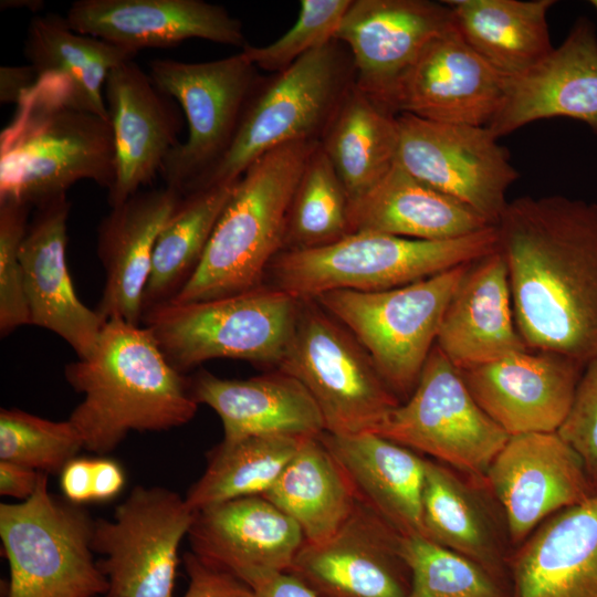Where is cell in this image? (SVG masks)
<instances>
[{
  "label": "cell",
  "instance_id": "cell-41",
  "mask_svg": "<svg viewBox=\"0 0 597 597\" xmlns=\"http://www.w3.org/2000/svg\"><path fill=\"white\" fill-rule=\"evenodd\" d=\"M352 0H302L295 23L264 46L247 44L241 52L264 71L279 73L303 55L335 39Z\"/></svg>",
  "mask_w": 597,
  "mask_h": 597
},
{
  "label": "cell",
  "instance_id": "cell-1",
  "mask_svg": "<svg viewBox=\"0 0 597 597\" xmlns=\"http://www.w3.org/2000/svg\"><path fill=\"white\" fill-rule=\"evenodd\" d=\"M495 227L524 344L586 366L597 357V203L519 197Z\"/></svg>",
  "mask_w": 597,
  "mask_h": 597
},
{
  "label": "cell",
  "instance_id": "cell-9",
  "mask_svg": "<svg viewBox=\"0 0 597 597\" xmlns=\"http://www.w3.org/2000/svg\"><path fill=\"white\" fill-rule=\"evenodd\" d=\"M276 369L315 400L325 432H374L400 404L357 338L315 298L298 300L292 336Z\"/></svg>",
  "mask_w": 597,
  "mask_h": 597
},
{
  "label": "cell",
  "instance_id": "cell-42",
  "mask_svg": "<svg viewBox=\"0 0 597 597\" xmlns=\"http://www.w3.org/2000/svg\"><path fill=\"white\" fill-rule=\"evenodd\" d=\"M29 206L0 200V333L7 336L30 324L20 248L28 228Z\"/></svg>",
  "mask_w": 597,
  "mask_h": 597
},
{
  "label": "cell",
  "instance_id": "cell-49",
  "mask_svg": "<svg viewBox=\"0 0 597 597\" xmlns=\"http://www.w3.org/2000/svg\"><path fill=\"white\" fill-rule=\"evenodd\" d=\"M258 597H316L290 573L272 575L253 587Z\"/></svg>",
  "mask_w": 597,
  "mask_h": 597
},
{
  "label": "cell",
  "instance_id": "cell-28",
  "mask_svg": "<svg viewBox=\"0 0 597 597\" xmlns=\"http://www.w3.org/2000/svg\"><path fill=\"white\" fill-rule=\"evenodd\" d=\"M436 345L460 370L527 349L515 324L507 265L499 249L470 264L444 311Z\"/></svg>",
  "mask_w": 597,
  "mask_h": 597
},
{
  "label": "cell",
  "instance_id": "cell-17",
  "mask_svg": "<svg viewBox=\"0 0 597 597\" xmlns=\"http://www.w3.org/2000/svg\"><path fill=\"white\" fill-rule=\"evenodd\" d=\"M451 23L444 1L352 0L335 39L350 52L355 84L396 113L394 101L404 76Z\"/></svg>",
  "mask_w": 597,
  "mask_h": 597
},
{
  "label": "cell",
  "instance_id": "cell-26",
  "mask_svg": "<svg viewBox=\"0 0 597 597\" xmlns=\"http://www.w3.org/2000/svg\"><path fill=\"white\" fill-rule=\"evenodd\" d=\"M181 193L168 186L140 190L112 207L98 227L97 254L105 284L96 312L103 322L140 325L156 240Z\"/></svg>",
  "mask_w": 597,
  "mask_h": 597
},
{
  "label": "cell",
  "instance_id": "cell-50",
  "mask_svg": "<svg viewBox=\"0 0 597 597\" xmlns=\"http://www.w3.org/2000/svg\"><path fill=\"white\" fill-rule=\"evenodd\" d=\"M42 1H34V0H1L0 7L1 9H8V8H28L32 11H36L43 7Z\"/></svg>",
  "mask_w": 597,
  "mask_h": 597
},
{
  "label": "cell",
  "instance_id": "cell-3",
  "mask_svg": "<svg viewBox=\"0 0 597 597\" xmlns=\"http://www.w3.org/2000/svg\"><path fill=\"white\" fill-rule=\"evenodd\" d=\"M115 178L109 121L77 107L62 81L38 76L0 134V200L36 207L80 180L109 190Z\"/></svg>",
  "mask_w": 597,
  "mask_h": 597
},
{
  "label": "cell",
  "instance_id": "cell-38",
  "mask_svg": "<svg viewBox=\"0 0 597 597\" xmlns=\"http://www.w3.org/2000/svg\"><path fill=\"white\" fill-rule=\"evenodd\" d=\"M350 199L320 142L310 154L290 203L282 251L335 243L350 234Z\"/></svg>",
  "mask_w": 597,
  "mask_h": 597
},
{
  "label": "cell",
  "instance_id": "cell-15",
  "mask_svg": "<svg viewBox=\"0 0 597 597\" xmlns=\"http://www.w3.org/2000/svg\"><path fill=\"white\" fill-rule=\"evenodd\" d=\"M404 536L356 499L342 526L322 543L304 542L289 570L316 597H407Z\"/></svg>",
  "mask_w": 597,
  "mask_h": 597
},
{
  "label": "cell",
  "instance_id": "cell-36",
  "mask_svg": "<svg viewBox=\"0 0 597 597\" xmlns=\"http://www.w3.org/2000/svg\"><path fill=\"white\" fill-rule=\"evenodd\" d=\"M237 181L181 195L156 240L143 316L172 301L190 280Z\"/></svg>",
  "mask_w": 597,
  "mask_h": 597
},
{
  "label": "cell",
  "instance_id": "cell-7",
  "mask_svg": "<svg viewBox=\"0 0 597 597\" xmlns=\"http://www.w3.org/2000/svg\"><path fill=\"white\" fill-rule=\"evenodd\" d=\"M298 298L262 284L230 296L169 302L142 323L169 364L185 374L219 358L277 368L293 333Z\"/></svg>",
  "mask_w": 597,
  "mask_h": 597
},
{
  "label": "cell",
  "instance_id": "cell-10",
  "mask_svg": "<svg viewBox=\"0 0 597 597\" xmlns=\"http://www.w3.org/2000/svg\"><path fill=\"white\" fill-rule=\"evenodd\" d=\"M471 263L395 289L336 290L315 300L357 338L402 402L418 384L448 303Z\"/></svg>",
  "mask_w": 597,
  "mask_h": 597
},
{
  "label": "cell",
  "instance_id": "cell-45",
  "mask_svg": "<svg viewBox=\"0 0 597 597\" xmlns=\"http://www.w3.org/2000/svg\"><path fill=\"white\" fill-rule=\"evenodd\" d=\"M92 458L75 457L60 473L63 498L81 505L92 501Z\"/></svg>",
  "mask_w": 597,
  "mask_h": 597
},
{
  "label": "cell",
  "instance_id": "cell-8",
  "mask_svg": "<svg viewBox=\"0 0 597 597\" xmlns=\"http://www.w3.org/2000/svg\"><path fill=\"white\" fill-rule=\"evenodd\" d=\"M94 521L81 505L49 489L0 504V537L9 564L6 597H104L108 582L92 549Z\"/></svg>",
  "mask_w": 597,
  "mask_h": 597
},
{
  "label": "cell",
  "instance_id": "cell-25",
  "mask_svg": "<svg viewBox=\"0 0 597 597\" xmlns=\"http://www.w3.org/2000/svg\"><path fill=\"white\" fill-rule=\"evenodd\" d=\"M65 19L80 34L135 53L192 38L241 49L248 44L238 19L202 0H77Z\"/></svg>",
  "mask_w": 597,
  "mask_h": 597
},
{
  "label": "cell",
  "instance_id": "cell-48",
  "mask_svg": "<svg viewBox=\"0 0 597 597\" xmlns=\"http://www.w3.org/2000/svg\"><path fill=\"white\" fill-rule=\"evenodd\" d=\"M38 78L30 65H2L0 67V102L18 105Z\"/></svg>",
  "mask_w": 597,
  "mask_h": 597
},
{
  "label": "cell",
  "instance_id": "cell-5",
  "mask_svg": "<svg viewBox=\"0 0 597 597\" xmlns=\"http://www.w3.org/2000/svg\"><path fill=\"white\" fill-rule=\"evenodd\" d=\"M498 249L495 226L439 241L354 232L325 247L279 252L264 284L298 300L336 290L385 291L474 262Z\"/></svg>",
  "mask_w": 597,
  "mask_h": 597
},
{
  "label": "cell",
  "instance_id": "cell-30",
  "mask_svg": "<svg viewBox=\"0 0 597 597\" xmlns=\"http://www.w3.org/2000/svg\"><path fill=\"white\" fill-rule=\"evenodd\" d=\"M320 440L345 472L357 500L402 536H425L423 457L375 432L333 434L324 431Z\"/></svg>",
  "mask_w": 597,
  "mask_h": 597
},
{
  "label": "cell",
  "instance_id": "cell-24",
  "mask_svg": "<svg viewBox=\"0 0 597 597\" xmlns=\"http://www.w3.org/2000/svg\"><path fill=\"white\" fill-rule=\"evenodd\" d=\"M70 201L61 195L35 207L20 248L30 324L62 337L78 359L88 357L104 322L83 304L66 261Z\"/></svg>",
  "mask_w": 597,
  "mask_h": 597
},
{
  "label": "cell",
  "instance_id": "cell-2",
  "mask_svg": "<svg viewBox=\"0 0 597 597\" xmlns=\"http://www.w3.org/2000/svg\"><path fill=\"white\" fill-rule=\"evenodd\" d=\"M64 374L84 396L69 420L83 449L97 455L114 451L132 431L181 427L199 405L189 378L169 364L150 332L121 318L105 322L93 353Z\"/></svg>",
  "mask_w": 597,
  "mask_h": 597
},
{
  "label": "cell",
  "instance_id": "cell-23",
  "mask_svg": "<svg viewBox=\"0 0 597 597\" xmlns=\"http://www.w3.org/2000/svg\"><path fill=\"white\" fill-rule=\"evenodd\" d=\"M104 88L116 153V178L107 196L112 208L160 175L180 144V118L170 98L133 60L115 66Z\"/></svg>",
  "mask_w": 597,
  "mask_h": 597
},
{
  "label": "cell",
  "instance_id": "cell-46",
  "mask_svg": "<svg viewBox=\"0 0 597 597\" xmlns=\"http://www.w3.org/2000/svg\"><path fill=\"white\" fill-rule=\"evenodd\" d=\"M92 501L107 502L115 499L125 486V472L114 459L92 458Z\"/></svg>",
  "mask_w": 597,
  "mask_h": 597
},
{
  "label": "cell",
  "instance_id": "cell-43",
  "mask_svg": "<svg viewBox=\"0 0 597 597\" xmlns=\"http://www.w3.org/2000/svg\"><path fill=\"white\" fill-rule=\"evenodd\" d=\"M557 433L579 455L597 493V357L584 368L570 409Z\"/></svg>",
  "mask_w": 597,
  "mask_h": 597
},
{
  "label": "cell",
  "instance_id": "cell-4",
  "mask_svg": "<svg viewBox=\"0 0 597 597\" xmlns=\"http://www.w3.org/2000/svg\"><path fill=\"white\" fill-rule=\"evenodd\" d=\"M318 140H297L256 159L238 179L195 273L170 302L242 293L264 284L283 248L286 217L304 165Z\"/></svg>",
  "mask_w": 597,
  "mask_h": 597
},
{
  "label": "cell",
  "instance_id": "cell-19",
  "mask_svg": "<svg viewBox=\"0 0 597 597\" xmlns=\"http://www.w3.org/2000/svg\"><path fill=\"white\" fill-rule=\"evenodd\" d=\"M584 368L565 356L527 348L460 371L484 412L515 436L557 432Z\"/></svg>",
  "mask_w": 597,
  "mask_h": 597
},
{
  "label": "cell",
  "instance_id": "cell-40",
  "mask_svg": "<svg viewBox=\"0 0 597 597\" xmlns=\"http://www.w3.org/2000/svg\"><path fill=\"white\" fill-rule=\"evenodd\" d=\"M82 449L69 419L53 421L17 408L0 410V461L60 474Z\"/></svg>",
  "mask_w": 597,
  "mask_h": 597
},
{
  "label": "cell",
  "instance_id": "cell-31",
  "mask_svg": "<svg viewBox=\"0 0 597 597\" xmlns=\"http://www.w3.org/2000/svg\"><path fill=\"white\" fill-rule=\"evenodd\" d=\"M350 231L417 240H450L490 224L463 202L434 189L398 161L362 198L350 203Z\"/></svg>",
  "mask_w": 597,
  "mask_h": 597
},
{
  "label": "cell",
  "instance_id": "cell-29",
  "mask_svg": "<svg viewBox=\"0 0 597 597\" xmlns=\"http://www.w3.org/2000/svg\"><path fill=\"white\" fill-rule=\"evenodd\" d=\"M189 381L195 400L220 417L222 441L273 434L317 437L325 431L311 394L280 369L247 379L221 378L201 369Z\"/></svg>",
  "mask_w": 597,
  "mask_h": 597
},
{
  "label": "cell",
  "instance_id": "cell-18",
  "mask_svg": "<svg viewBox=\"0 0 597 597\" xmlns=\"http://www.w3.org/2000/svg\"><path fill=\"white\" fill-rule=\"evenodd\" d=\"M505 86L506 77L464 41L452 20L404 76L394 109L433 122L488 126Z\"/></svg>",
  "mask_w": 597,
  "mask_h": 597
},
{
  "label": "cell",
  "instance_id": "cell-12",
  "mask_svg": "<svg viewBox=\"0 0 597 597\" xmlns=\"http://www.w3.org/2000/svg\"><path fill=\"white\" fill-rule=\"evenodd\" d=\"M374 432L476 476L485 475L510 438L478 405L460 369L437 345L412 394Z\"/></svg>",
  "mask_w": 597,
  "mask_h": 597
},
{
  "label": "cell",
  "instance_id": "cell-34",
  "mask_svg": "<svg viewBox=\"0 0 597 597\" xmlns=\"http://www.w3.org/2000/svg\"><path fill=\"white\" fill-rule=\"evenodd\" d=\"M24 54L38 76L61 80L76 106L106 119L108 112L103 87L107 75L136 55L104 40L75 32L65 17L56 13L31 19Z\"/></svg>",
  "mask_w": 597,
  "mask_h": 597
},
{
  "label": "cell",
  "instance_id": "cell-44",
  "mask_svg": "<svg viewBox=\"0 0 597 597\" xmlns=\"http://www.w3.org/2000/svg\"><path fill=\"white\" fill-rule=\"evenodd\" d=\"M182 564L188 576L184 597H258L250 585L191 551L182 555Z\"/></svg>",
  "mask_w": 597,
  "mask_h": 597
},
{
  "label": "cell",
  "instance_id": "cell-37",
  "mask_svg": "<svg viewBox=\"0 0 597 597\" xmlns=\"http://www.w3.org/2000/svg\"><path fill=\"white\" fill-rule=\"evenodd\" d=\"M307 438L273 434L221 441L207 453L202 475L185 496L187 504L197 512L234 499L262 496Z\"/></svg>",
  "mask_w": 597,
  "mask_h": 597
},
{
  "label": "cell",
  "instance_id": "cell-6",
  "mask_svg": "<svg viewBox=\"0 0 597 597\" xmlns=\"http://www.w3.org/2000/svg\"><path fill=\"white\" fill-rule=\"evenodd\" d=\"M354 82L350 52L336 39L286 70L260 77L229 149L191 190L233 182L256 159L284 144L320 142Z\"/></svg>",
  "mask_w": 597,
  "mask_h": 597
},
{
  "label": "cell",
  "instance_id": "cell-39",
  "mask_svg": "<svg viewBox=\"0 0 597 597\" xmlns=\"http://www.w3.org/2000/svg\"><path fill=\"white\" fill-rule=\"evenodd\" d=\"M402 552L411 572L407 597H511L482 567L422 535L404 536Z\"/></svg>",
  "mask_w": 597,
  "mask_h": 597
},
{
  "label": "cell",
  "instance_id": "cell-14",
  "mask_svg": "<svg viewBox=\"0 0 597 597\" xmlns=\"http://www.w3.org/2000/svg\"><path fill=\"white\" fill-rule=\"evenodd\" d=\"M397 161L412 176L463 202L496 226L519 178L510 154L486 126L397 116Z\"/></svg>",
  "mask_w": 597,
  "mask_h": 597
},
{
  "label": "cell",
  "instance_id": "cell-32",
  "mask_svg": "<svg viewBox=\"0 0 597 597\" xmlns=\"http://www.w3.org/2000/svg\"><path fill=\"white\" fill-rule=\"evenodd\" d=\"M464 41L506 78L523 74L554 49L547 13L554 0H451Z\"/></svg>",
  "mask_w": 597,
  "mask_h": 597
},
{
  "label": "cell",
  "instance_id": "cell-27",
  "mask_svg": "<svg viewBox=\"0 0 597 597\" xmlns=\"http://www.w3.org/2000/svg\"><path fill=\"white\" fill-rule=\"evenodd\" d=\"M509 574L511 597H597V493L540 524Z\"/></svg>",
  "mask_w": 597,
  "mask_h": 597
},
{
  "label": "cell",
  "instance_id": "cell-11",
  "mask_svg": "<svg viewBox=\"0 0 597 597\" xmlns=\"http://www.w3.org/2000/svg\"><path fill=\"white\" fill-rule=\"evenodd\" d=\"M156 87L181 105L188 124L186 140L171 150L160 176L181 195L191 190L229 149L260 75L242 53L202 63L153 60Z\"/></svg>",
  "mask_w": 597,
  "mask_h": 597
},
{
  "label": "cell",
  "instance_id": "cell-16",
  "mask_svg": "<svg viewBox=\"0 0 597 597\" xmlns=\"http://www.w3.org/2000/svg\"><path fill=\"white\" fill-rule=\"evenodd\" d=\"M484 476L513 548L555 513L595 494L579 455L557 432L510 436Z\"/></svg>",
  "mask_w": 597,
  "mask_h": 597
},
{
  "label": "cell",
  "instance_id": "cell-13",
  "mask_svg": "<svg viewBox=\"0 0 597 597\" xmlns=\"http://www.w3.org/2000/svg\"><path fill=\"white\" fill-rule=\"evenodd\" d=\"M195 513L172 490L136 485L112 520H95L92 549L108 582L104 597H174L179 546Z\"/></svg>",
  "mask_w": 597,
  "mask_h": 597
},
{
  "label": "cell",
  "instance_id": "cell-51",
  "mask_svg": "<svg viewBox=\"0 0 597 597\" xmlns=\"http://www.w3.org/2000/svg\"><path fill=\"white\" fill-rule=\"evenodd\" d=\"M590 4L593 6V8L596 10L597 12V0H591L590 1Z\"/></svg>",
  "mask_w": 597,
  "mask_h": 597
},
{
  "label": "cell",
  "instance_id": "cell-47",
  "mask_svg": "<svg viewBox=\"0 0 597 597\" xmlns=\"http://www.w3.org/2000/svg\"><path fill=\"white\" fill-rule=\"evenodd\" d=\"M40 475L30 468L0 461V494L24 501L34 493Z\"/></svg>",
  "mask_w": 597,
  "mask_h": 597
},
{
  "label": "cell",
  "instance_id": "cell-22",
  "mask_svg": "<svg viewBox=\"0 0 597 597\" xmlns=\"http://www.w3.org/2000/svg\"><path fill=\"white\" fill-rule=\"evenodd\" d=\"M425 536L472 561L510 589L513 552L505 513L485 476L425 458Z\"/></svg>",
  "mask_w": 597,
  "mask_h": 597
},
{
  "label": "cell",
  "instance_id": "cell-20",
  "mask_svg": "<svg viewBox=\"0 0 597 597\" xmlns=\"http://www.w3.org/2000/svg\"><path fill=\"white\" fill-rule=\"evenodd\" d=\"M187 537L192 553L252 588L289 573L305 542L297 523L261 495L197 511Z\"/></svg>",
  "mask_w": 597,
  "mask_h": 597
},
{
  "label": "cell",
  "instance_id": "cell-21",
  "mask_svg": "<svg viewBox=\"0 0 597 597\" xmlns=\"http://www.w3.org/2000/svg\"><path fill=\"white\" fill-rule=\"evenodd\" d=\"M553 117L580 121L597 134V32L586 17L540 63L506 78L501 106L486 127L499 139Z\"/></svg>",
  "mask_w": 597,
  "mask_h": 597
},
{
  "label": "cell",
  "instance_id": "cell-33",
  "mask_svg": "<svg viewBox=\"0 0 597 597\" xmlns=\"http://www.w3.org/2000/svg\"><path fill=\"white\" fill-rule=\"evenodd\" d=\"M397 116L354 82L323 133L320 144L350 203L367 193L397 161Z\"/></svg>",
  "mask_w": 597,
  "mask_h": 597
},
{
  "label": "cell",
  "instance_id": "cell-35",
  "mask_svg": "<svg viewBox=\"0 0 597 597\" xmlns=\"http://www.w3.org/2000/svg\"><path fill=\"white\" fill-rule=\"evenodd\" d=\"M301 527L305 542L322 543L352 513L356 495L318 437H310L262 495Z\"/></svg>",
  "mask_w": 597,
  "mask_h": 597
}]
</instances>
